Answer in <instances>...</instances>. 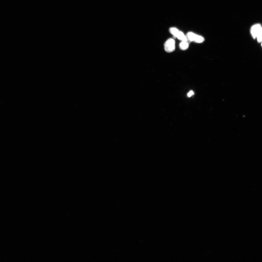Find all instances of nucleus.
I'll return each instance as SVG.
<instances>
[{
  "mask_svg": "<svg viewBox=\"0 0 262 262\" xmlns=\"http://www.w3.org/2000/svg\"><path fill=\"white\" fill-rule=\"evenodd\" d=\"M169 32L173 35L175 38L181 41H187L186 35H185L184 33L181 31L178 30V29L175 28H171L169 29Z\"/></svg>",
  "mask_w": 262,
  "mask_h": 262,
  "instance_id": "obj_1",
  "label": "nucleus"
},
{
  "mask_svg": "<svg viewBox=\"0 0 262 262\" xmlns=\"http://www.w3.org/2000/svg\"><path fill=\"white\" fill-rule=\"evenodd\" d=\"M187 41L193 42L196 43H202L205 41L204 38L192 32H189L186 35Z\"/></svg>",
  "mask_w": 262,
  "mask_h": 262,
  "instance_id": "obj_2",
  "label": "nucleus"
},
{
  "mask_svg": "<svg viewBox=\"0 0 262 262\" xmlns=\"http://www.w3.org/2000/svg\"><path fill=\"white\" fill-rule=\"evenodd\" d=\"M165 50L167 53H172L175 50V41L173 38L167 40L164 45Z\"/></svg>",
  "mask_w": 262,
  "mask_h": 262,
  "instance_id": "obj_3",
  "label": "nucleus"
},
{
  "mask_svg": "<svg viewBox=\"0 0 262 262\" xmlns=\"http://www.w3.org/2000/svg\"><path fill=\"white\" fill-rule=\"evenodd\" d=\"M261 27V25L259 24H255L252 26L251 30V33L253 38H255L256 37Z\"/></svg>",
  "mask_w": 262,
  "mask_h": 262,
  "instance_id": "obj_4",
  "label": "nucleus"
},
{
  "mask_svg": "<svg viewBox=\"0 0 262 262\" xmlns=\"http://www.w3.org/2000/svg\"><path fill=\"white\" fill-rule=\"evenodd\" d=\"M179 46L180 49L182 50H186L189 47V43L187 41H181L180 43Z\"/></svg>",
  "mask_w": 262,
  "mask_h": 262,
  "instance_id": "obj_5",
  "label": "nucleus"
},
{
  "mask_svg": "<svg viewBox=\"0 0 262 262\" xmlns=\"http://www.w3.org/2000/svg\"><path fill=\"white\" fill-rule=\"evenodd\" d=\"M256 38L259 42L262 41V27H261L258 34H257Z\"/></svg>",
  "mask_w": 262,
  "mask_h": 262,
  "instance_id": "obj_6",
  "label": "nucleus"
},
{
  "mask_svg": "<svg viewBox=\"0 0 262 262\" xmlns=\"http://www.w3.org/2000/svg\"><path fill=\"white\" fill-rule=\"evenodd\" d=\"M194 94V92L193 91H190L188 94H187V96L189 97H191L192 96H193Z\"/></svg>",
  "mask_w": 262,
  "mask_h": 262,
  "instance_id": "obj_7",
  "label": "nucleus"
},
{
  "mask_svg": "<svg viewBox=\"0 0 262 262\" xmlns=\"http://www.w3.org/2000/svg\"></svg>",
  "mask_w": 262,
  "mask_h": 262,
  "instance_id": "obj_8",
  "label": "nucleus"
}]
</instances>
